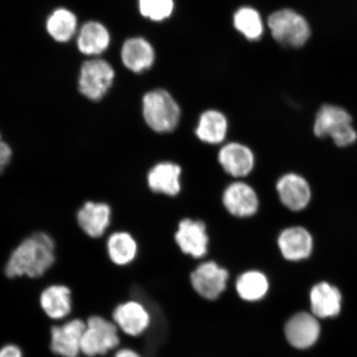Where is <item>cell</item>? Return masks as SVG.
Returning <instances> with one entry per match:
<instances>
[{
    "label": "cell",
    "instance_id": "obj_1",
    "mask_svg": "<svg viewBox=\"0 0 357 357\" xmlns=\"http://www.w3.org/2000/svg\"><path fill=\"white\" fill-rule=\"evenodd\" d=\"M56 245L50 235L38 231L26 238L8 257L4 273L8 278L39 279L56 261Z\"/></svg>",
    "mask_w": 357,
    "mask_h": 357
},
{
    "label": "cell",
    "instance_id": "obj_2",
    "mask_svg": "<svg viewBox=\"0 0 357 357\" xmlns=\"http://www.w3.org/2000/svg\"><path fill=\"white\" fill-rule=\"evenodd\" d=\"M142 115L151 130L156 133H171L180 124L181 109L171 93L158 89L147 92L142 99Z\"/></svg>",
    "mask_w": 357,
    "mask_h": 357
},
{
    "label": "cell",
    "instance_id": "obj_3",
    "mask_svg": "<svg viewBox=\"0 0 357 357\" xmlns=\"http://www.w3.org/2000/svg\"><path fill=\"white\" fill-rule=\"evenodd\" d=\"M82 340V354L86 357L106 356L120 345L119 330L114 321L101 315H92L86 320Z\"/></svg>",
    "mask_w": 357,
    "mask_h": 357
},
{
    "label": "cell",
    "instance_id": "obj_4",
    "mask_svg": "<svg viewBox=\"0 0 357 357\" xmlns=\"http://www.w3.org/2000/svg\"><path fill=\"white\" fill-rule=\"evenodd\" d=\"M268 26L276 41L285 47H301L311 36L309 22L289 8L272 13L268 19Z\"/></svg>",
    "mask_w": 357,
    "mask_h": 357
},
{
    "label": "cell",
    "instance_id": "obj_5",
    "mask_svg": "<svg viewBox=\"0 0 357 357\" xmlns=\"http://www.w3.org/2000/svg\"><path fill=\"white\" fill-rule=\"evenodd\" d=\"M114 70L105 60L84 62L80 70L79 91L88 100L100 101L113 84Z\"/></svg>",
    "mask_w": 357,
    "mask_h": 357
},
{
    "label": "cell",
    "instance_id": "obj_6",
    "mask_svg": "<svg viewBox=\"0 0 357 357\" xmlns=\"http://www.w3.org/2000/svg\"><path fill=\"white\" fill-rule=\"evenodd\" d=\"M86 320L68 319L53 325L50 329V349L60 357H79L82 355V340Z\"/></svg>",
    "mask_w": 357,
    "mask_h": 357
},
{
    "label": "cell",
    "instance_id": "obj_7",
    "mask_svg": "<svg viewBox=\"0 0 357 357\" xmlns=\"http://www.w3.org/2000/svg\"><path fill=\"white\" fill-rule=\"evenodd\" d=\"M229 279V271L213 261L201 263L190 275L195 291L211 301L217 300L225 291Z\"/></svg>",
    "mask_w": 357,
    "mask_h": 357
},
{
    "label": "cell",
    "instance_id": "obj_8",
    "mask_svg": "<svg viewBox=\"0 0 357 357\" xmlns=\"http://www.w3.org/2000/svg\"><path fill=\"white\" fill-rule=\"evenodd\" d=\"M222 202L227 213L238 218H251L260 208L257 192L243 181L230 183L222 192Z\"/></svg>",
    "mask_w": 357,
    "mask_h": 357
},
{
    "label": "cell",
    "instance_id": "obj_9",
    "mask_svg": "<svg viewBox=\"0 0 357 357\" xmlns=\"http://www.w3.org/2000/svg\"><path fill=\"white\" fill-rule=\"evenodd\" d=\"M112 320L119 332L128 337H137L149 328L151 317L144 303L129 300L119 303L112 312Z\"/></svg>",
    "mask_w": 357,
    "mask_h": 357
},
{
    "label": "cell",
    "instance_id": "obj_10",
    "mask_svg": "<svg viewBox=\"0 0 357 357\" xmlns=\"http://www.w3.org/2000/svg\"><path fill=\"white\" fill-rule=\"evenodd\" d=\"M175 241L183 253L193 258L204 257L208 252L209 236L202 220L183 218L178 223Z\"/></svg>",
    "mask_w": 357,
    "mask_h": 357
},
{
    "label": "cell",
    "instance_id": "obj_11",
    "mask_svg": "<svg viewBox=\"0 0 357 357\" xmlns=\"http://www.w3.org/2000/svg\"><path fill=\"white\" fill-rule=\"evenodd\" d=\"M218 160L223 171L236 178L248 176L256 165V156L251 147L238 142L222 145Z\"/></svg>",
    "mask_w": 357,
    "mask_h": 357
},
{
    "label": "cell",
    "instance_id": "obj_12",
    "mask_svg": "<svg viewBox=\"0 0 357 357\" xmlns=\"http://www.w3.org/2000/svg\"><path fill=\"white\" fill-rule=\"evenodd\" d=\"M39 305L49 319L63 322L73 311V291L64 284H49L40 293Z\"/></svg>",
    "mask_w": 357,
    "mask_h": 357
},
{
    "label": "cell",
    "instance_id": "obj_13",
    "mask_svg": "<svg viewBox=\"0 0 357 357\" xmlns=\"http://www.w3.org/2000/svg\"><path fill=\"white\" fill-rule=\"evenodd\" d=\"M275 188L281 204L290 211H302L310 203V185L305 178L298 174H284L279 178Z\"/></svg>",
    "mask_w": 357,
    "mask_h": 357
},
{
    "label": "cell",
    "instance_id": "obj_14",
    "mask_svg": "<svg viewBox=\"0 0 357 357\" xmlns=\"http://www.w3.org/2000/svg\"><path fill=\"white\" fill-rule=\"evenodd\" d=\"M320 332L318 319L307 312H297L284 326V335L289 344L300 350L314 346L319 340Z\"/></svg>",
    "mask_w": 357,
    "mask_h": 357
},
{
    "label": "cell",
    "instance_id": "obj_15",
    "mask_svg": "<svg viewBox=\"0 0 357 357\" xmlns=\"http://www.w3.org/2000/svg\"><path fill=\"white\" fill-rule=\"evenodd\" d=\"M278 243L281 255L289 261H301L309 258L314 248L310 231L301 226L287 227L280 231Z\"/></svg>",
    "mask_w": 357,
    "mask_h": 357
},
{
    "label": "cell",
    "instance_id": "obj_16",
    "mask_svg": "<svg viewBox=\"0 0 357 357\" xmlns=\"http://www.w3.org/2000/svg\"><path fill=\"white\" fill-rule=\"evenodd\" d=\"M181 176L180 165L169 160L160 162L147 173V185L154 193L176 197L181 192Z\"/></svg>",
    "mask_w": 357,
    "mask_h": 357
},
{
    "label": "cell",
    "instance_id": "obj_17",
    "mask_svg": "<svg viewBox=\"0 0 357 357\" xmlns=\"http://www.w3.org/2000/svg\"><path fill=\"white\" fill-rule=\"evenodd\" d=\"M112 209L105 203L87 202L77 213L78 225L92 238H99L110 225Z\"/></svg>",
    "mask_w": 357,
    "mask_h": 357
},
{
    "label": "cell",
    "instance_id": "obj_18",
    "mask_svg": "<svg viewBox=\"0 0 357 357\" xmlns=\"http://www.w3.org/2000/svg\"><path fill=\"white\" fill-rule=\"evenodd\" d=\"M312 314L316 318H334L342 310V294L337 287L327 282L316 284L310 291Z\"/></svg>",
    "mask_w": 357,
    "mask_h": 357
},
{
    "label": "cell",
    "instance_id": "obj_19",
    "mask_svg": "<svg viewBox=\"0 0 357 357\" xmlns=\"http://www.w3.org/2000/svg\"><path fill=\"white\" fill-rule=\"evenodd\" d=\"M229 127L225 114L216 109H208L200 115L195 133L205 144L220 145L226 140Z\"/></svg>",
    "mask_w": 357,
    "mask_h": 357
},
{
    "label": "cell",
    "instance_id": "obj_20",
    "mask_svg": "<svg viewBox=\"0 0 357 357\" xmlns=\"http://www.w3.org/2000/svg\"><path fill=\"white\" fill-rule=\"evenodd\" d=\"M121 57L128 69L140 73L153 66L155 52L153 46L144 38H133L124 43Z\"/></svg>",
    "mask_w": 357,
    "mask_h": 357
},
{
    "label": "cell",
    "instance_id": "obj_21",
    "mask_svg": "<svg viewBox=\"0 0 357 357\" xmlns=\"http://www.w3.org/2000/svg\"><path fill=\"white\" fill-rule=\"evenodd\" d=\"M348 112L340 106L324 105L317 113L314 132L319 138L331 137L345 125L351 123Z\"/></svg>",
    "mask_w": 357,
    "mask_h": 357
},
{
    "label": "cell",
    "instance_id": "obj_22",
    "mask_svg": "<svg viewBox=\"0 0 357 357\" xmlns=\"http://www.w3.org/2000/svg\"><path fill=\"white\" fill-rule=\"evenodd\" d=\"M236 291L243 301L257 302L266 296L270 281L264 272L250 270L241 274L236 280Z\"/></svg>",
    "mask_w": 357,
    "mask_h": 357
},
{
    "label": "cell",
    "instance_id": "obj_23",
    "mask_svg": "<svg viewBox=\"0 0 357 357\" xmlns=\"http://www.w3.org/2000/svg\"><path fill=\"white\" fill-rule=\"evenodd\" d=\"M110 36L104 25L88 22L80 29L77 39L79 50L84 55H99L108 48Z\"/></svg>",
    "mask_w": 357,
    "mask_h": 357
},
{
    "label": "cell",
    "instance_id": "obj_24",
    "mask_svg": "<svg viewBox=\"0 0 357 357\" xmlns=\"http://www.w3.org/2000/svg\"><path fill=\"white\" fill-rule=\"evenodd\" d=\"M107 252L114 265H130L137 256V241L127 231H116L107 241Z\"/></svg>",
    "mask_w": 357,
    "mask_h": 357
},
{
    "label": "cell",
    "instance_id": "obj_25",
    "mask_svg": "<svg viewBox=\"0 0 357 357\" xmlns=\"http://www.w3.org/2000/svg\"><path fill=\"white\" fill-rule=\"evenodd\" d=\"M77 28V17L66 8H59L53 12L47 22L48 33L59 43L68 42L73 37Z\"/></svg>",
    "mask_w": 357,
    "mask_h": 357
},
{
    "label": "cell",
    "instance_id": "obj_26",
    "mask_svg": "<svg viewBox=\"0 0 357 357\" xmlns=\"http://www.w3.org/2000/svg\"><path fill=\"white\" fill-rule=\"evenodd\" d=\"M234 26L249 40H257L263 33V24L259 13L252 8L243 7L234 15Z\"/></svg>",
    "mask_w": 357,
    "mask_h": 357
},
{
    "label": "cell",
    "instance_id": "obj_27",
    "mask_svg": "<svg viewBox=\"0 0 357 357\" xmlns=\"http://www.w3.org/2000/svg\"><path fill=\"white\" fill-rule=\"evenodd\" d=\"M142 15L153 21H162L172 15L173 0H139Z\"/></svg>",
    "mask_w": 357,
    "mask_h": 357
},
{
    "label": "cell",
    "instance_id": "obj_28",
    "mask_svg": "<svg viewBox=\"0 0 357 357\" xmlns=\"http://www.w3.org/2000/svg\"><path fill=\"white\" fill-rule=\"evenodd\" d=\"M334 144L345 147L354 144L357 139V133L351 123L345 125L331 137Z\"/></svg>",
    "mask_w": 357,
    "mask_h": 357
},
{
    "label": "cell",
    "instance_id": "obj_29",
    "mask_svg": "<svg viewBox=\"0 0 357 357\" xmlns=\"http://www.w3.org/2000/svg\"><path fill=\"white\" fill-rule=\"evenodd\" d=\"M12 155L11 147L3 140L1 133H0V174H2L10 164Z\"/></svg>",
    "mask_w": 357,
    "mask_h": 357
},
{
    "label": "cell",
    "instance_id": "obj_30",
    "mask_svg": "<svg viewBox=\"0 0 357 357\" xmlns=\"http://www.w3.org/2000/svg\"><path fill=\"white\" fill-rule=\"evenodd\" d=\"M0 357H24V354L19 345L6 343L0 347Z\"/></svg>",
    "mask_w": 357,
    "mask_h": 357
},
{
    "label": "cell",
    "instance_id": "obj_31",
    "mask_svg": "<svg viewBox=\"0 0 357 357\" xmlns=\"http://www.w3.org/2000/svg\"><path fill=\"white\" fill-rule=\"evenodd\" d=\"M114 357H142V356L132 348L123 347L116 350Z\"/></svg>",
    "mask_w": 357,
    "mask_h": 357
}]
</instances>
